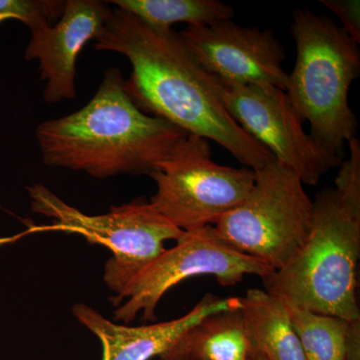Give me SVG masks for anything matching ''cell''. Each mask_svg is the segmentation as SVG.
Segmentation results:
<instances>
[{
	"label": "cell",
	"mask_w": 360,
	"mask_h": 360,
	"mask_svg": "<svg viewBox=\"0 0 360 360\" xmlns=\"http://www.w3.org/2000/svg\"><path fill=\"white\" fill-rule=\"evenodd\" d=\"M251 347L267 360H307L285 305L276 296L250 290L240 298Z\"/></svg>",
	"instance_id": "5bb4252c"
},
{
	"label": "cell",
	"mask_w": 360,
	"mask_h": 360,
	"mask_svg": "<svg viewBox=\"0 0 360 360\" xmlns=\"http://www.w3.org/2000/svg\"><path fill=\"white\" fill-rule=\"evenodd\" d=\"M27 191L32 212L51 219L52 224L30 226L14 239L35 232L63 231L79 234L92 245L105 246L113 257L104 267V283L116 296L165 251L167 240L177 241L184 232L149 203L112 206L105 214L89 215L42 184L28 186Z\"/></svg>",
	"instance_id": "5b68a950"
},
{
	"label": "cell",
	"mask_w": 360,
	"mask_h": 360,
	"mask_svg": "<svg viewBox=\"0 0 360 360\" xmlns=\"http://www.w3.org/2000/svg\"><path fill=\"white\" fill-rule=\"evenodd\" d=\"M348 144L349 156L340 163L335 189L341 202L360 214V142L354 137Z\"/></svg>",
	"instance_id": "ac0fdd59"
},
{
	"label": "cell",
	"mask_w": 360,
	"mask_h": 360,
	"mask_svg": "<svg viewBox=\"0 0 360 360\" xmlns=\"http://www.w3.org/2000/svg\"><path fill=\"white\" fill-rule=\"evenodd\" d=\"M94 41L96 51L129 59L132 71L123 87L142 112L217 142L255 172L276 160L232 120L220 99L219 79L201 68L179 33L153 30L115 8Z\"/></svg>",
	"instance_id": "6da1fadb"
},
{
	"label": "cell",
	"mask_w": 360,
	"mask_h": 360,
	"mask_svg": "<svg viewBox=\"0 0 360 360\" xmlns=\"http://www.w3.org/2000/svg\"><path fill=\"white\" fill-rule=\"evenodd\" d=\"M219 82L220 99L232 120L277 162L295 172L303 184L315 186L329 170L340 167L343 158L305 132L284 90Z\"/></svg>",
	"instance_id": "9c48e42d"
},
{
	"label": "cell",
	"mask_w": 360,
	"mask_h": 360,
	"mask_svg": "<svg viewBox=\"0 0 360 360\" xmlns=\"http://www.w3.org/2000/svg\"><path fill=\"white\" fill-rule=\"evenodd\" d=\"M239 307V297L206 295L179 319L141 326L116 324L84 303L75 304L72 312L77 321L101 340L103 360H150L167 352L189 328L208 315Z\"/></svg>",
	"instance_id": "7c38bea8"
},
{
	"label": "cell",
	"mask_w": 360,
	"mask_h": 360,
	"mask_svg": "<svg viewBox=\"0 0 360 360\" xmlns=\"http://www.w3.org/2000/svg\"><path fill=\"white\" fill-rule=\"evenodd\" d=\"M321 2L336 14L342 22L341 27L357 44H359V0H321Z\"/></svg>",
	"instance_id": "d6986e66"
},
{
	"label": "cell",
	"mask_w": 360,
	"mask_h": 360,
	"mask_svg": "<svg viewBox=\"0 0 360 360\" xmlns=\"http://www.w3.org/2000/svg\"><path fill=\"white\" fill-rule=\"evenodd\" d=\"M123 84L122 71L108 68L82 110L40 123L35 137L45 165L101 179L150 175L174 153L188 134L139 110Z\"/></svg>",
	"instance_id": "7a4b0ae2"
},
{
	"label": "cell",
	"mask_w": 360,
	"mask_h": 360,
	"mask_svg": "<svg viewBox=\"0 0 360 360\" xmlns=\"http://www.w3.org/2000/svg\"><path fill=\"white\" fill-rule=\"evenodd\" d=\"M248 360H267L265 359L264 355L260 354L257 349L251 347L250 356H248Z\"/></svg>",
	"instance_id": "ffe728a7"
},
{
	"label": "cell",
	"mask_w": 360,
	"mask_h": 360,
	"mask_svg": "<svg viewBox=\"0 0 360 360\" xmlns=\"http://www.w3.org/2000/svg\"><path fill=\"white\" fill-rule=\"evenodd\" d=\"M251 342L240 307L205 317L160 360H248Z\"/></svg>",
	"instance_id": "4fadbf2b"
},
{
	"label": "cell",
	"mask_w": 360,
	"mask_h": 360,
	"mask_svg": "<svg viewBox=\"0 0 360 360\" xmlns=\"http://www.w3.org/2000/svg\"><path fill=\"white\" fill-rule=\"evenodd\" d=\"M179 34L201 68L220 82L285 91V51L270 28L245 27L225 20L186 26Z\"/></svg>",
	"instance_id": "30bf717a"
},
{
	"label": "cell",
	"mask_w": 360,
	"mask_h": 360,
	"mask_svg": "<svg viewBox=\"0 0 360 360\" xmlns=\"http://www.w3.org/2000/svg\"><path fill=\"white\" fill-rule=\"evenodd\" d=\"M113 9L98 0H66L65 11L54 25L32 32L26 60L39 63L40 79L46 82L45 103H58L77 97V60L85 44L96 39Z\"/></svg>",
	"instance_id": "8fae6325"
},
{
	"label": "cell",
	"mask_w": 360,
	"mask_h": 360,
	"mask_svg": "<svg viewBox=\"0 0 360 360\" xmlns=\"http://www.w3.org/2000/svg\"><path fill=\"white\" fill-rule=\"evenodd\" d=\"M274 272L264 262L227 245L213 225L184 231L176 245L165 248L112 298L115 305L125 300L115 310V319L129 323L142 312L144 321H155L162 296L191 277L212 276L221 285L233 286L246 276L264 279Z\"/></svg>",
	"instance_id": "ba28073f"
},
{
	"label": "cell",
	"mask_w": 360,
	"mask_h": 360,
	"mask_svg": "<svg viewBox=\"0 0 360 360\" xmlns=\"http://www.w3.org/2000/svg\"><path fill=\"white\" fill-rule=\"evenodd\" d=\"M149 176L156 193L149 205L182 231L213 225L252 191L255 172L212 160L210 142L188 134Z\"/></svg>",
	"instance_id": "52a82bcc"
},
{
	"label": "cell",
	"mask_w": 360,
	"mask_h": 360,
	"mask_svg": "<svg viewBox=\"0 0 360 360\" xmlns=\"http://www.w3.org/2000/svg\"><path fill=\"white\" fill-rule=\"evenodd\" d=\"M63 0H0V22L7 20H20L30 32L41 26L53 25L65 11Z\"/></svg>",
	"instance_id": "e0dca14e"
},
{
	"label": "cell",
	"mask_w": 360,
	"mask_h": 360,
	"mask_svg": "<svg viewBox=\"0 0 360 360\" xmlns=\"http://www.w3.org/2000/svg\"><path fill=\"white\" fill-rule=\"evenodd\" d=\"M314 202L298 175L276 160L255 172L252 191L213 224L239 252L283 269L304 245L311 231Z\"/></svg>",
	"instance_id": "8992f818"
},
{
	"label": "cell",
	"mask_w": 360,
	"mask_h": 360,
	"mask_svg": "<svg viewBox=\"0 0 360 360\" xmlns=\"http://www.w3.org/2000/svg\"><path fill=\"white\" fill-rule=\"evenodd\" d=\"M359 257L360 214L328 187L314 202L311 231L304 245L285 266L262 279L264 290L316 314L360 321Z\"/></svg>",
	"instance_id": "277c9868"
},
{
	"label": "cell",
	"mask_w": 360,
	"mask_h": 360,
	"mask_svg": "<svg viewBox=\"0 0 360 360\" xmlns=\"http://www.w3.org/2000/svg\"><path fill=\"white\" fill-rule=\"evenodd\" d=\"M283 302L307 360H360V321Z\"/></svg>",
	"instance_id": "9a60e30c"
},
{
	"label": "cell",
	"mask_w": 360,
	"mask_h": 360,
	"mask_svg": "<svg viewBox=\"0 0 360 360\" xmlns=\"http://www.w3.org/2000/svg\"><path fill=\"white\" fill-rule=\"evenodd\" d=\"M108 4L160 32L172 30L175 23L210 25L232 20L236 15L229 4L219 0H113Z\"/></svg>",
	"instance_id": "2e32d148"
},
{
	"label": "cell",
	"mask_w": 360,
	"mask_h": 360,
	"mask_svg": "<svg viewBox=\"0 0 360 360\" xmlns=\"http://www.w3.org/2000/svg\"><path fill=\"white\" fill-rule=\"evenodd\" d=\"M290 32L297 53L286 94L302 122H309L310 136L343 158L359 129L348 103L360 75L359 44L328 16L307 9L295 11Z\"/></svg>",
	"instance_id": "3957f363"
}]
</instances>
